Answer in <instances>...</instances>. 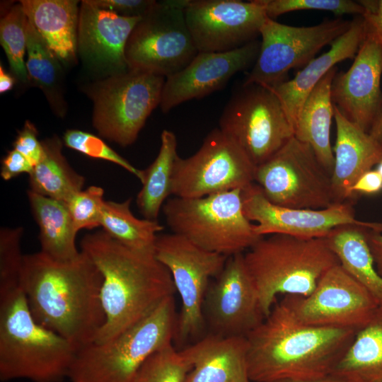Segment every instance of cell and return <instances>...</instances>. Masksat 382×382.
Masks as SVG:
<instances>
[{"label":"cell","instance_id":"1","mask_svg":"<svg viewBox=\"0 0 382 382\" xmlns=\"http://www.w3.org/2000/svg\"><path fill=\"white\" fill-rule=\"evenodd\" d=\"M103 277L89 257L59 261L40 251L24 255L20 278L30 313L76 351L94 341L105 322Z\"/></svg>","mask_w":382,"mask_h":382},{"label":"cell","instance_id":"2","mask_svg":"<svg viewBox=\"0 0 382 382\" xmlns=\"http://www.w3.org/2000/svg\"><path fill=\"white\" fill-rule=\"evenodd\" d=\"M357 332L308 325L281 302L247 336V366L252 382L312 378L332 372Z\"/></svg>","mask_w":382,"mask_h":382},{"label":"cell","instance_id":"3","mask_svg":"<svg viewBox=\"0 0 382 382\" xmlns=\"http://www.w3.org/2000/svg\"><path fill=\"white\" fill-rule=\"evenodd\" d=\"M80 247L103 277L105 322L94 342L113 338L176 291L170 273L154 251L129 248L103 230L86 234Z\"/></svg>","mask_w":382,"mask_h":382},{"label":"cell","instance_id":"4","mask_svg":"<svg viewBox=\"0 0 382 382\" xmlns=\"http://www.w3.org/2000/svg\"><path fill=\"white\" fill-rule=\"evenodd\" d=\"M76 349L33 317L21 286L0 293V380L62 382Z\"/></svg>","mask_w":382,"mask_h":382},{"label":"cell","instance_id":"5","mask_svg":"<svg viewBox=\"0 0 382 382\" xmlns=\"http://www.w3.org/2000/svg\"><path fill=\"white\" fill-rule=\"evenodd\" d=\"M243 258L265 318L277 295L307 296L328 270L340 264L326 238L279 233L260 237Z\"/></svg>","mask_w":382,"mask_h":382},{"label":"cell","instance_id":"6","mask_svg":"<svg viewBox=\"0 0 382 382\" xmlns=\"http://www.w3.org/2000/svg\"><path fill=\"white\" fill-rule=\"evenodd\" d=\"M177 320L173 295L113 338L79 349L68 378L71 382H132L148 358L172 344Z\"/></svg>","mask_w":382,"mask_h":382},{"label":"cell","instance_id":"7","mask_svg":"<svg viewBox=\"0 0 382 382\" xmlns=\"http://www.w3.org/2000/svg\"><path fill=\"white\" fill-rule=\"evenodd\" d=\"M162 212L172 233L227 257L246 251L262 237L243 212L241 189L201 198L173 197Z\"/></svg>","mask_w":382,"mask_h":382},{"label":"cell","instance_id":"8","mask_svg":"<svg viewBox=\"0 0 382 382\" xmlns=\"http://www.w3.org/2000/svg\"><path fill=\"white\" fill-rule=\"evenodd\" d=\"M165 79L128 68L92 84L87 93L93 103V125L98 134L121 146L132 144L160 105Z\"/></svg>","mask_w":382,"mask_h":382},{"label":"cell","instance_id":"9","mask_svg":"<svg viewBox=\"0 0 382 382\" xmlns=\"http://www.w3.org/2000/svg\"><path fill=\"white\" fill-rule=\"evenodd\" d=\"M219 129L257 166L292 137L294 127L276 95L259 85H242L232 94L219 119Z\"/></svg>","mask_w":382,"mask_h":382},{"label":"cell","instance_id":"10","mask_svg":"<svg viewBox=\"0 0 382 382\" xmlns=\"http://www.w3.org/2000/svg\"><path fill=\"white\" fill-rule=\"evenodd\" d=\"M187 0L156 1L137 23L125 47L129 69L165 78L187 66L198 53L187 28Z\"/></svg>","mask_w":382,"mask_h":382},{"label":"cell","instance_id":"11","mask_svg":"<svg viewBox=\"0 0 382 382\" xmlns=\"http://www.w3.org/2000/svg\"><path fill=\"white\" fill-rule=\"evenodd\" d=\"M254 183L270 202L281 207L321 209L335 204L331 175L311 146L294 137L256 166Z\"/></svg>","mask_w":382,"mask_h":382},{"label":"cell","instance_id":"12","mask_svg":"<svg viewBox=\"0 0 382 382\" xmlns=\"http://www.w3.org/2000/svg\"><path fill=\"white\" fill-rule=\"evenodd\" d=\"M154 255L170 273L181 299L175 339L183 343L199 337L206 328L202 313L206 292L228 257L206 250L175 233L157 236Z\"/></svg>","mask_w":382,"mask_h":382},{"label":"cell","instance_id":"13","mask_svg":"<svg viewBox=\"0 0 382 382\" xmlns=\"http://www.w3.org/2000/svg\"><path fill=\"white\" fill-rule=\"evenodd\" d=\"M256 166L219 128L212 130L192 156H177L171 194L180 198H201L243 190L255 182Z\"/></svg>","mask_w":382,"mask_h":382},{"label":"cell","instance_id":"14","mask_svg":"<svg viewBox=\"0 0 382 382\" xmlns=\"http://www.w3.org/2000/svg\"><path fill=\"white\" fill-rule=\"evenodd\" d=\"M350 25L351 21L337 18L313 26L296 27L267 18L260 30L262 40L257 58L243 84L272 88L286 81L291 69L306 66Z\"/></svg>","mask_w":382,"mask_h":382},{"label":"cell","instance_id":"15","mask_svg":"<svg viewBox=\"0 0 382 382\" xmlns=\"http://www.w3.org/2000/svg\"><path fill=\"white\" fill-rule=\"evenodd\" d=\"M280 301L303 324L357 332L369 323L379 306L340 264L323 275L310 295H285Z\"/></svg>","mask_w":382,"mask_h":382},{"label":"cell","instance_id":"16","mask_svg":"<svg viewBox=\"0 0 382 382\" xmlns=\"http://www.w3.org/2000/svg\"><path fill=\"white\" fill-rule=\"evenodd\" d=\"M184 15L198 52H222L257 40L268 18L261 0H187Z\"/></svg>","mask_w":382,"mask_h":382},{"label":"cell","instance_id":"17","mask_svg":"<svg viewBox=\"0 0 382 382\" xmlns=\"http://www.w3.org/2000/svg\"><path fill=\"white\" fill-rule=\"evenodd\" d=\"M202 313L209 333L224 337H246L264 320L243 253L228 257L221 272L211 281Z\"/></svg>","mask_w":382,"mask_h":382},{"label":"cell","instance_id":"18","mask_svg":"<svg viewBox=\"0 0 382 382\" xmlns=\"http://www.w3.org/2000/svg\"><path fill=\"white\" fill-rule=\"evenodd\" d=\"M243 212L255 221L259 236L286 234L303 238H326L335 228L357 225L382 233V223L359 220L351 202L321 209L289 208L270 202L255 183L242 190Z\"/></svg>","mask_w":382,"mask_h":382},{"label":"cell","instance_id":"19","mask_svg":"<svg viewBox=\"0 0 382 382\" xmlns=\"http://www.w3.org/2000/svg\"><path fill=\"white\" fill-rule=\"evenodd\" d=\"M260 41L228 52H198L183 69L166 78L160 108L168 112L183 103L200 99L224 88L237 73L255 64Z\"/></svg>","mask_w":382,"mask_h":382},{"label":"cell","instance_id":"20","mask_svg":"<svg viewBox=\"0 0 382 382\" xmlns=\"http://www.w3.org/2000/svg\"><path fill=\"white\" fill-rule=\"evenodd\" d=\"M382 46L366 34L352 66L336 73L331 98L342 115L369 133L382 110Z\"/></svg>","mask_w":382,"mask_h":382},{"label":"cell","instance_id":"21","mask_svg":"<svg viewBox=\"0 0 382 382\" xmlns=\"http://www.w3.org/2000/svg\"><path fill=\"white\" fill-rule=\"evenodd\" d=\"M79 8L77 49L86 66L102 79L128 69L125 47L141 18L121 16L89 0Z\"/></svg>","mask_w":382,"mask_h":382},{"label":"cell","instance_id":"22","mask_svg":"<svg viewBox=\"0 0 382 382\" xmlns=\"http://www.w3.org/2000/svg\"><path fill=\"white\" fill-rule=\"evenodd\" d=\"M336 141L332 147L331 175L335 204L351 202L352 187L366 172L382 161V146L367 132L345 118L333 105Z\"/></svg>","mask_w":382,"mask_h":382},{"label":"cell","instance_id":"23","mask_svg":"<svg viewBox=\"0 0 382 382\" xmlns=\"http://www.w3.org/2000/svg\"><path fill=\"white\" fill-rule=\"evenodd\" d=\"M366 37L361 16L351 21L349 29L331 45L328 52L315 57L290 80L270 89L279 100L294 127L306 98L316 84L335 65L347 59H354Z\"/></svg>","mask_w":382,"mask_h":382},{"label":"cell","instance_id":"24","mask_svg":"<svg viewBox=\"0 0 382 382\" xmlns=\"http://www.w3.org/2000/svg\"><path fill=\"white\" fill-rule=\"evenodd\" d=\"M187 349L192 368L185 382H252L248 371L246 337L208 333Z\"/></svg>","mask_w":382,"mask_h":382},{"label":"cell","instance_id":"25","mask_svg":"<svg viewBox=\"0 0 382 382\" xmlns=\"http://www.w3.org/2000/svg\"><path fill=\"white\" fill-rule=\"evenodd\" d=\"M25 16L63 64L76 62L79 10L74 0H22Z\"/></svg>","mask_w":382,"mask_h":382},{"label":"cell","instance_id":"26","mask_svg":"<svg viewBox=\"0 0 382 382\" xmlns=\"http://www.w3.org/2000/svg\"><path fill=\"white\" fill-rule=\"evenodd\" d=\"M337 67L330 69L306 98L294 126V137L308 144L318 159L332 175L334 154L330 143V127L334 118L331 86Z\"/></svg>","mask_w":382,"mask_h":382},{"label":"cell","instance_id":"27","mask_svg":"<svg viewBox=\"0 0 382 382\" xmlns=\"http://www.w3.org/2000/svg\"><path fill=\"white\" fill-rule=\"evenodd\" d=\"M27 195L40 229V251L59 261L76 258L80 253L76 245L78 232L66 204L30 190L27 191Z\"/></svg>","mask_w":382,"mask_h":382},{"label":"cell","instance_id":"28","mask_svg":"<svg viewBox=\"0 0 382 382\" xmlns=\"http://www.w3.org/2000/svg\"><path fill=\"white\" fill-rule=\"evenodd\" d=\"M366 229L357 225L340 226L326 238L340 265L371 294L378 306H382V277L376 270Z\"/></svg>","mask_w":382,"mask_h":382},{"label":"cell","instance_id":"29","mask_svg":"<svg viewBox=\"0 0 382 382\" xmlns=\"http://www.w3.org/2000/svg\"><path fill=\"white\" fill-rule=\"evenodd\" d=\"M42 141L43 155L29 175L30 190L66 204L83 190L85 178L76 172L62 154V141L56 135Z\"/></svg>","mask_w":382,"mask_h":382},{"label":"cell","instance_id":"30","mask_svg":"<svg viewBox=\"0 0 382 382\" xmlns=\"http://www.w3.org/2000/svg\"><path fill=\"white\" fill-rule=\"evenodd\" d=\"M332 373L357 382H382V306L356 333Z\"/></svg>","mask_w":382,"mask_h":382},{"label":"cell","instance_id":"31","mask_svg":"<svg viewBox=\"0 0 382 382\" xmlns=\"http://www.w3.org/2000/svg\"><path fill=\"white\" fill-rule=\"evenodd\" d=\"M177 156L175 134L170 130H163L158 154L143 170L142 187L137 196V207L144 219L157 221L163 204L172 195V179Z\"/></svg>","mask_w":382,"mask_h":382},{"label":"cell","instance_id":"32","mask_svg":"<svg viewBox=\"0 0 382 382\" xmlns=\"http://www.w3.org/2000/svg\"><path fill=\"white\" fill-rule=\"evenodd\" d=\"M28 82L41 89L52 109L59 116L65 113L63 98V71L60 61L35 30L26 21Z\"/></svg>","mask_w":382,"mask_h":382},{"label":"cell","instance_id":"33","mask_svg":"<svg viewBox=\"0 0 382 382\" xmlns=\"http://www.w3.org/2000/svg\"><path fill=\"white\" fill-rule=\"evenodd\" d=\"M131 199L103 204L100 226L110 237L135 250L154 251L158 233L164 226L158 221L136 217L130 209Z\"/></svg>","mask_w":382,"mask_h":382},{"label":"cell","instance_id":"34","mask_svg":"<svg viewBox=\"0 0 382 382\" xmlns=\"http://www.w3.org/2000/svg\"><path fill=\"white\" fill-rule=\"evenodd\" d=\"M27 18L21 3L15 4L0 22V42L8 59L11 69L18 80L28 82L25 62L27 49Z\"/></svg>","mask_w":382,"mask_h":382},{"label":"cell","instance_id":"35","mask_svg":"<svg viewBox=\"0 0 382 382\" xmlns=\"http://www.w3.org/2000/svg\"><path fill=\"white\" fill-rule=\"evenodd\" d=\"M192 368L187 348L177 350L170 344L148 358L132 382H185Z\"/></svg>","mask_w":382,"mask_h":382},{"label":"cell","instance_id":"36","mask_svg":"<svg viewBox=\"0 0 382 382\" xmlns=\"http://www.w3.org/2000/svg\"><path fill=\"white\" fill-rule=\"evenodd\" d=\"M23 233L21 226L0 230V293L20 286L24 257L21 252Z\"/></svg>","mask_w":382,"mask_h":382},{"label":"cell","instance_id":"37","mask_svg":"<svg viewBox=\"0 0 382 382\" xmlns=\"http://www.w3.org/2000/svg\"><path fill=\"white\" fill-rule=\"evenodd\" d=\"M64 144L75 151L89 157L102 159L125 169L136 176L141 183L144 178L143 170L132 166L128 161L118 154L100 137L81 130L69 129L63 137Z\"/></svg>","mask_w":382,"mask_h":382},{"label":"cell","instance_id":"38","mask_svg":"<svg viewBox=\"0 0 382 382\" xmlns=\"http://www.w3.org/2000/svg\"><path fill=\"white\" fill-rule=\"evenodd\" d=\"M267 16L273 19L291 11L320 10L335 15L356 14L361 16L364 8L357 1L350 0H261Z\"/></svg>","mask_w":382,"mask_h":382},{"label":"cell","instance_id":"39","mask_svg":"<svg viewBox=\"0 0 382 382\" xmlns=\"http://www.w3.org/2000/svg\"><path fill=\"white\" fill-rule=\"evenodd\" d=\"M104 190L91 185L75 194L66 205L75 230L93 229L100 226L101 212L105 200Z\"/></svg>","mask_w":382,"mask_h":382},{"label":"cell","instance_id":"40","mask_svg":"<svg viewBox=\"0 0 382 382\" xmlns=\"http://www.w3.org/2000/svg\"><path fill=\"white\" fill-rule=\"evenodd\" d=\"M35 126L26 121L13 142V149L23 154L35 167L43 155L42 141L37 139Z\"/></svg>","mask_w":382,"mask_h":382},{"label":"cell","instance_id":"41","mask_svg":"<svg viewBox=\"0 0 382 382\" xmlns=\"http://www.w3.org/2000/svg\"><path fill=\"white\" fill-rule=\"evenodd\" d=\"M96 6L121 16L142 18L156 4L154 0H89Z\"/></svg>","mask_w":382,"mask_h":382},{"label":"cell","instance_id":"42","mask_svg":"<svg viewBox=\"0 0 382 382\" xmlns=\"http://www.w3.org/2000/svg\"><path fill=\"white\" fill-rule=\"evenodd\" d=\"M364 8L361 17L366 34L382 46V0L359 1Z\"/></svg>","mask_w":382,"mask_h":382},{"label":"cell","instance_id":"43","mask_svg":"<svg viewBox=\"0 0 382 382\" xmlns=\"http://www.w3.org/2000/svg\"><path fill=\"white\" fill-rule=\"evenodd\" d=\"M34 166L16 149L9 151L1 161V177L4 180H10L21 174L30 175Z\"/></svg>","mask_w":382,"mask_h":382},{"label":"cell","instance_id":"44","mask_svg":"<svg viewBox=\"0 0 382 382\" xmlns=\"http://www.w3.org/2000/svg\"><path fill=\"white\" fill-rule=\"evenodd\" d=\"M382 191V177L375 170L364 173L352 187V193L358 195H375Z\"/></svg>","mask_w":382,"mask_h":382},{"label":"cell","instance_id":"45","mask_svg":"<svg viewBox=\"0 0 382 382\" xmlns=\"http://www.w3.org/2000/svg\"><path fill=\"white\" fill-rule=\"evenodd\" d=\"M365 234L376 270L382 277V233L367 228Z\"/></svg>","mask_w":382,"mask_h":382},{"label":"cell","instance_id":"46","mask_svg":"<svg viewBox=\"0 0 382 382\" xmlns=\"http://www.w3.org/2000/svg\"><path fill=\"white\" fill-rule=\"evenodd\" d=\"M268 382H357L345 376L330 374L328 375L312 378H284Z\"/></svg>","mask_w":382,"mask_h":382},{"label":"cell","instance_id":"47","mask_svg":"<svg viewBox=\"0 0 382 382\" xmlns=\"http://www.w3.org/2000/svg\"><path fill=\"white\" fill-rule=\"evenodd\" d=\"M15 78L7 73L2 65L0 66V93H4L10 91L15 84Z\"/></svg>","mask_w":382,"mask_h":382},{"label":"cell","instance_id":"48","mask_svg":"<svg viewBox=\"0 0 382 382\" xmlns=\"http://www.w3.org/2000/svg\"><path fill=\"white\" fill-rule=\"evenodd\" d=\"M369 134L382 146V110L374 122Z\"/></svg>","mask_w":382,"mask_h":382},{"label":"cell","instance_id":"49","mask_svg":"<svg viewBox=\"0 0 382 382\" xmlns=\"http://www.w3.org/2000/svg\"><path fill=\"white\" fill-rule=\"evenodd\" d=\"M376 170L379 173V174L382 177V161H381L377 165Z\"/></svg>","mask_w":382,"mask_h":382}]
</instances>
